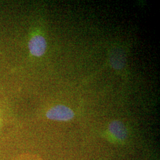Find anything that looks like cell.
Returning a JSON list of instances; mask_svg holds the SVG:
<instances>
[{
  "mask_svg": "<svg viewBox=\"0 0 160 160\" xmlns=\"http://www.w3.org/2000/svg\"><path fill=\"white\" fill-rule=\"evenodd\" d=\"M46 46L45 39L40 35L34 36L29 41L30 52L32 55L37 57H40L44 55L46 51Z\"/></svg>",
  "mask_w": 160,
  "mask_h": 160,
  "instance_id": "obj_2",
  "label": "cell"
},
{
  "mask_svg": "<svg viewBox=\"0 0 160 160\" xmlns=\"http://www.w3.org/2000/svg\"><path fill=\"white\" fill-rule=\"evenodd\" d=\"M110 132L118 139H125L127 135V131L125 125L120 122L115 120L110 123L109 126Z\"/></svg>",
  "mask_w": 160,
  "mask_h": 160,
  "instance_id": "obj_3",
  "label": "cell"
},
{
  "mask_svg": "<svg viewBox=\"0 0 160 160\" xmlns=\"http://www.w3.org/2000/svg\"><path fill=\"white\" fill-rule=\"evenodd\" d=\"M74 112L64 105H57L49 109L46 113V116L51 120L68 121L74 117Z\"/></svg>",
  "mask_w": 160,
  "mask_h": 160,
  "instance_id": "obj_1",
  "label": "cell"
}]
</instances>
